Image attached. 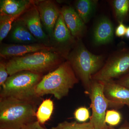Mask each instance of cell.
<instances>
[{
	"label": "cell",
	"instance_id": "d4e9b609",
	"mask_svg": "<svg viewBox=\"0 0 129 129\" xmlns=\"http://www.w3.org/2000/svg\"><path fill=\"white\" fill-rule=\"evenodd\" d=\"M127 27L123 23H119L115 31L116 36L119 37H122L125 36Z\"/></svg>",
	"mask_w": 129,
	"mask_h": 129
},
{
	"label": "cell",
	"instance_id": "4fadbf2b",
	"mask_svg": "<svg viewBox=\"0 0 129 129\" xmlns=\"http://www.w3.org/2000/svg\"><path fill=\"white\" fill-rule=\"evenodd\" d=\"M52 39L61 48L68 50H69V47L74 46L77 41L67 27L61 13L54 27Z\"/></svg>",
	"mask_w": 129,
	"mask_h": 129
},
{
	"label": "cell",
	"instance_id": "7a4b0ae2",
	"mask_svg": "<svg viewBox=\"0 0 129 129\" xmlns=\"http://www.w3.org/2000/svg\"><path fill=\"white\" fill-rule=\"evenodd\" d=\"M79 81L69 62L66 60L43 76L36 86V93L40 98L51 94L60 100L68 94Z\"/></svg>",
	"mask_w": 129,
	"mask_h": 129
},
{
	"label": "cell",
	"instance_id": "30bf717a",
	"mask_svg": "<svg viewBox=\"0 0 129 129\" xmlns=\"http://www.w3.org/2000/svg\"><path fill=\"white\" fill-rule=\"evenodd\" d=\"M34 3L39 13L42 25L49 36L52 38L54 27L61 13V10L51 1H39L34 2Z\"/></svg>",
	"mask_w": 129,
	"mask_h": 129
},
{
	"label": "cell",
	"instance_id": "7402d4cb",
	"mask_svg": "<svg viewBox=\"0 0 129 129\" xmlns=\"http://www.w3.org/2000/svg\"><path fill=\"white\" fill-rule=\"evenodd\" d=\"M121 114L115 109L107 110L105 117V122L109 126L114 127L120 123L122 120Z\"/></svg>",
	"mask_w": 129,
	"mask_h": 129
},
{
	"label": "cell",
	"instance_id": "44dd1931",
	"mask_svg": "<svg viewBox=\"0 0 129 129\" xmlns=\"http://www.w3.org/2000/svg\"><path fill=\"white\" fill-rule=\"evenodd\" d=\"M50 129H94V128L89 121L80 123L64 121L59 123L56 126L52 127Z\"/></svg>",
	"mask_w": 129,
	"mask_h": 129
},
{
	"label": "cell",
	"instance_id": "52a82bcc",
	"mask_svg": "<svg viewBox=\"0 0 129 129\" xmlns=\"http://www.w3.org/2000/svg\"><path fill=\"white\" fill-rule=\"evenodd\" d=\"M129 72V47H123L109 57L103 67L92 76V80L105 82L119 79Z\"/></svg>",
	"mask_w": 129,
	"mask_h": 129
},
{
	"label": "cell",
	"instance_id": "9c48e42d",
	"mask_svg": "<svg viewBox=\"0 0 129 129\" xmlns=\"http://www.w3.org/2000/svg\"><path fill=\"white\" fill-rule=\"evenodd\" d=\"M19 18L39 43L48 45L49 37L43 30L39 13L34 2L33 5Z\"/></svg>",
	"mask_w": 129,
	"mask_h": 129
},
{
	"label": "cell",
	"instance_id": "2e32d148",
	"mask_svg": "<svg viewBox=\"0 0 129 129\" xmlns=\"http://www.w3.org/2000/svg\"><path fill=\"white\" fill-rule=\"evenodd\" d=\"M0 15L21 16L33 5L29 0H1Z\"/></svg>",
	"mask_w": 129,
	"mask_h": 129
},
{
	"label": "cell",
	"instance_id": "cb8c5ba5",
	"mask_svg": "<svg viewBox=\"0 0 129 129\" xmlns=\"http://www.w3.org/2000/svg\"><path fill=\"white\" fill-rule=\"evenodd\" d=\"M8 73L7 69L6 63L1 61L0 63V86L1 88L5 85L8 78Z\"/></svg>",
	"mask_w": 129,
	"mask_h": 129
},
{
	"label": "cell",
	"instance_id": "f1b7e54d",
	"mask_svg": "<svg viewBox=\"0 0 129 129\" xmlns=\"http://www.w3.org/2000/svg\"><path fill=\"white\" fill-rule=\"evenodd\" d=\"M125 36L128 39H129V26L127 27L126 29V33H125Z\"/></svg>",
	"mask_w": 129,
	"mask_h": 129
},
{
	"label": "cell",
	"instance_id": "8fae6325",
	"mask_svg": "<svg viewBox=\"0 0 129 129\" xmlns=\"http://www.w3.org/2000/svg\"><path fill=\"white\" fill-rule=\"evenodd\" d=\"M60 10L64 22L72 35L76 40L81 39L85 34L86 27L74 8L64 6Z\"/></svg>",
	"mask_w": 129,
	"mask_h": 129
},
{
	"label": "cell",
	"instance_id": "ac0fdd59",
	"mask_svg": "<svg viewBox=\"0 0 129 129\" xmlns=\"http://www.w3.org/2000/svg\"><path fill=\"white\" fill-rule=\"evenodd\" d=\"M115 19L118 22L129 20V0H114L111 1Z\"/></svg>",
	"mask_w": 129,
	"mask_h": 129
},
{
	"label": "cell",
	"instance_id": "4316f807",
	"mask_svg": "<svg viewBox=\"0 0 129 129\" xmlns=\"http://www.w3.org/2000/svg\"><path fill=\"white\" fill-rule=\"evenodd\" d=\"M115 81L118 84L129 89V72L124 76Z\"/></svg>",
	"mask_w": 129,
	"mask_h": 129
},
{
	"label": "cell",
	"instance_id": "d6986e66",
	"mask_svg": "<svg viewBox=\"0 0 129 129\" xmlns=\"http://www.w3.org/2000/svg\"><path fill=\"white\" fill-rule=\"evenodd\" d=\"M54 103L51 99L43 100L36 111V117L40 124H45L50 120L54 110Z\"/></svg>",
	"mask_w": 129,
	"mask_h": 129
},
{
	"label": "cell",
	"instance_id": "e0dca14e",
	"mask_svg": "<svg viewBox=\"0 0 129 129\" xmlns=\"http://www.w3.org/2000/svg\"><path fill=\"white\" fill-rule=\"evenodd\" d=\"M98 2L96 0H78L75 2V9L85 23L89 21L96 8Z\"/></svg>",
	"mask_w": 129,
	"mask_h": 129
},
{
	"label": "cell",
	"instance_id": "ffe728a7",
	"mask_svg": "<svg viewBox=\"0 0 129 129\" xmlns=\"http://www.w3.org/2000/svg\"><path fill=\"white\" fill-rule=\"evenodd\" d=\"M20 16L0 15V42L7 36L11 29L14 21Z\"/></svg>",
	"mask_w": 129,
	"mask_h": 129
},
{
	"label": "cell",
	"instance_id": "83f0119b",
	"mask_svg": "<svg viewBox=\"0 0 129 129\" xmlns=\"http://www.w3.org/2000/svg\"><path fill=\"white\" fill-rule=\"evenodd\" d=\"M107 129H129V122L125 121L118 128H115L114 127L108 125Z\"/></svg>",
	"mask_w": 129,
	"mask_h": 129
},
{
	"label": "cell",
	"instance_id": "5bb4252c",
	"mask_svg": "<svg viewBox=\"0 0 129 129\" xmlns=\"http://www.w3.org/2000/svg\"><path fill=\"white\" fill-rule=\"evenodd\" d=\"M114 29L107 17H103L98 21L93 32V42L96 45L108 44L113 39Z\"/></svg>",
	"mask_w": 129,
	"mask_h": 129
},
{
	"label": "cell",
	"instance_id": "6da1fadb",
	"mask_svg": "<svg viewBox=\"0 0 129 129\" xmlns=\"http://www.w3.org/2000/svg\"><path fill=\"white\" fill-rule=\"evenodd\" d=\"M68 51H43L12 58L6 63L9 76L23 71L42 74L54 70L66 61Z\"/></svg>",
	"mask_w": 129,
	"mask_h": 129
},
{
	"label": "cell",
	"instance_id": "8992f818",
	"mask_svg": "<svg viewBox=\"0 0 129 129\" xmlns=\"http://www.w3.org/2000/svg\"><path fill=\"white\" fill-rule=\"evenodd\" d=\"M104 86L103 82L92 80L89 94L92 109L89 122L94 129H107L108 125L105 122V117L109 107L120 108L123 107L112 102L107 98L104 94Z\"/></svg>",
	"mask_w": 129,
	"mask_h": 129
},
{
	"label": "cell",
	"instance_id": "484cf974",
	"mask_svg": "<svg viewBox=\"0 0 129 129\" xmlns=\"http://www.w3.org/2000/svg\"><path fill=\"white\" fill-rule=\"evenodd\" d=\"M21 129H48L43 127L37 120L33 121L26 125Z\"/></svg>",
	"mask_w": 129,
	"mask_h": 129
},
{
	"label": "cell",
	"instance_id": "3957f363",
	"mask_svg": "<svg viewBox=\"0 0 129 129\" xmlns=\"http://www.w3.org/2000/svg\"><path fill=\"white\" fill-rule=\"evenodd\" d=\"M73 48L70 52L67 60L82 83L85 92L90 90L92 76L101 68L104 62V57L90 52L81 39L77 40Z\"/></svg>",
	"mask_w": 129,
	"mask_h": 129
},
{
	"label": "cell",
	"instance_id": "7c38bea8",
	"mask_svg": "<svg viewBox=\"0 0 129 129\" xmlns=\"http://www.w3.org/2000/svg\"><path fill=\"white\" fill-rule=\"evenodd\" d=\"M105 96L110 101L129 108V89L115 82L114 80L103 82Z\"/></svg>",
	"mask_w": 129,
	"mask_h": 129
},
{
	"label": "cell",
	"instance_id": "277c9868",
	"mask_svg": "<svg viewBox=\"0 0 129 129\" xmlns=\"http://www.w3.org/2000/svg\"><path fill=\"white\" fill-rule=\"evenodd\" d=\"M37 104L12 98H0V129H21L36 120Z\"/></svg>",
	"mask_w": 129,
	"mask_h": 129
},
{
	"label": "cell",
	"instance_id": "9a60e30c",
	"mask_svg": "<svg viewBox=\"0 0 129 129\" xmlns=\"http://www.w3.org/2000/svg\"><path fill=\"white\" fill-rule=\"evenodd\" d=\"M10 33L11 40L18 44H29L39 42L19 18L14 21Z\"/></svg>",
	"mask_w": 129,
	"mask_h": 129
},
{
	"label": "cell",
	"instance_id": "ba28073f",
	"mask_svg": "<svg viewBox=\"0 0 129 129\" xmlns=\"http://www.w3.org/2000/svg\"><path fill=\"white\" fill-rule=\"evenodd\" d=\"M58 50H65L39 42L29 44H5L1 46L0 56L4 58L10 59L37 52Z\"/></svg>",
	"mask_w": 129,
	"mask_h": 129
},
{
	"label": "cell",
	"instance_id": "603a6c76",
	"mask_svg": "<svg viewBox=\"0 0 129 129\" xmlns=\"http://www.w3.org/2000/svg\"><path fill=\"white\" fill-rule=\"evenodd\" d=\"M74 117L77 122L84 123L90 118L89 109L85 107H81L76 109L74 113Z\"/></svg>",
	"mask_w": 129,
	"mask_h": 129
},
{
	"label": "cell",
	"instance_id": "5b68a950",
	"mask_svg": "<svg viewBox=\"0 0 129 129\" xmlns=\"http://www.w3.org/2000/svg\"><path fill=\"white\" fill-rule=\"evenodd\" d=\"M42 74L23 71L9 76L1 88L0 98H12L38 104L40 98L36 93V88L41 80Z\"/></svg>",
	"mask_w": 129,
	"mask_h": 129
}]
</instances>
